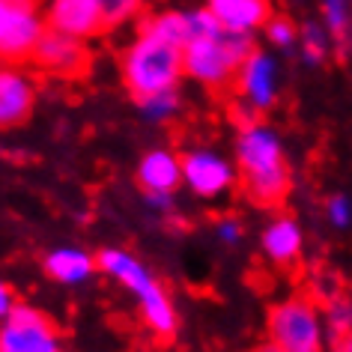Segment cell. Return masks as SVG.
Returning a JSON list of instances; mask_svg holds the SVG:
<instances>
[{
  "instance_id": "cell-26",
  "label": "cell",
  "mask_w": 352,
  "mask_h": 352,
  "mask_svg": "<svg viewBox=\"0 0 352 352\" xmlns=\"http://www.w3.org/2000/svg\"><path fill=\"white\" fill-rule=\"evenodd\" d=\"M338 352H352V334H346V338H338Z\"/></svg>"
},
{
  "instance_id": "cell-20",
  "label": "cell",
  "mask_w": 352,
  "mask_h": 352,
  "mask_svg": "<svg viewBox=\"0 0 352 352\" xmlns=\"http://www.w3.org/2000/svg\"><path fill=\"white\" fill-rule=\"evenodd\" d=\"M140 111H144L146 120H170L176 111H179V93L173 90H162V93H153V96H144V99H138Z\"/></svg>"
},
{
  "instance_id": "cell-14",
  "label": "cell",
  "mask_w": 352,
  "mask_h": 352,
  "mask_svg": "<svg viewBox=\"0 0 352 352\" xmlns=\"http://www.w3.org/2000/svg\"><path fill=\"white\" fill-rule=\"evenodd\" d=\"M260 242H263V254H266L272 263H278V266H293V263L302 257V248H305L302 224H298L293 215H275L263 227Z\"/></svg>"
},
{
  "instance_id": "cell-8",
  "label": "cell",
  "mask_w": 352,
  "mask_h": 352,
  "mask_svg": "<svg viewBox=\"0 0 352 352\" xmlns=\"http://www.w3.org/2000/svg\"><path fill=\"white\" fill-rule=\"evenodd\" d=\"M182 182H186L197 197L212 200L233 188L236 170L215 149H191V153L182 155Z\"/></svg>"
},
{
  "instance_id": "cell-18",
  "label": "cell",
  "mask_w": 352,
  "mask_h": 352,
  "mask_svg": "<svg viewBox=\"0 0 352 352\" xmlns=\"http://www.w3.org/2000/svg\"><path fill=\"white\" fill-rule=\"evenodd\" d=\"M322 24L331 36L346 39L352 30V0H322Z\"/></svg>"
},
{
  "instance_id": "cell-5",
  "label": "cell",
  "mask_w": 352,
  "mask_h": 352,
  "mask_svg": "<svg viewBox=\"0 0 352 352\" xmlns=\"http://www.w3.org/2000/svg\"><path fill=\"white\" fill-rule=\"evenodd\" d=\"M325 320L311 298L293 296L269 311V346L278 352H322Z\"/></svg>"
},
{
  "instance_id": "cell-1",
  "label": "cell",
  "mask_w": 352,
  "mask_h": 352,
  "mask_svg": "<svg viewBox=\"0 0 352 352\" xmlns=\"http://www.w3.org/2000/svg\"><path fill=\"white\" fill-rule=\"evenodd\" d=\"M188 30L191 36L182 48V66L191 81L209 87V90H221L230 87L239 75L242 63L254 51V42L248 33H236L218 24V19L206 10L188 12Z\"/></svg>"
},
{
  "instance_id": "cell-13",
  "label": "cell",
  "mask_w": 352,
  "mask_h": 352,
  "mask_svg": "<svg viewBox=\"0 0 352 352\" xmlns=\"http://www.w3.org/2000/svg\"><path fill=\"white\" fill-rule=\"evenodd\" d=\"M138 182L144 195H170L182 182V155L170 149H149L138 164Z\"/></svg>"
},
{
  "instance_id": "cell-15",
  "label": "cell",
  "mask_w": 352,
  "mask_h": 352,
  "mask_svg": "<svg viewBox=\"0 0 352 352\" xmlns=\"http://www.w3.org/2000/svg\"><path fill=\"white\" fill-rule=\"evenodd\" d=\"M206 10L215 15L218 24L236 33H251L266 28L272 19L269 0H206Z\"/></svg>"
},
{
  "instance_id": "cell-17",
  "label": "cell",
  "mask_w": 352,
  "mask_h": 352,
  "mask_svg": "<svg viewBox=\"0 0 352 352\" xmlns=\"http://www.w3.org/2000/svg\"><path fill=\"white\" fill-rule=\"evenodd\" d=\"M329 48H331V33L325 24H305L302 30H298V51H302L305 63H322L325 57H329Z\"/></svg>"
},
{
  "instance_id": "cell-24",
  "label": "cell",
  "mask_w": 352,
  "mask_h": 352,
  "mask_svg": "<svg viewBox=\"0 0 352 352\" xmlns=\"http://www.w3.org/2000/svg\"><path fill=\"white\" fill-rule=\"evenodd\" d=\"M218 239L227 242V245L239 242L242 239V224L236 221V218H221V221H218Z\"/></svg>"
},
{
  "instance_id": "cell-4",
  "label": "cell",
  "mask_w": 352,
  "mask_h": 352,
  "mask_svg": "<svg viewBox=\"0 0 352 352\" xmlns=\"http://www.w3.org/2000/svg\"><path fill=\"white\" fill-rule=\"evenodd\" d=\"M99 269L108 275L111 280H117L120 287H126L135 302L140 305L146 325L153 329L158 338H170L176 331V307L167 296V289L158 284V278L140 263L135 254L122 251V248H104L99 257Z\"/></svg>"
},
{
  "instance_id": "cell-22",
  "label": "cell",
  "mask_w": 352,
  "mask_h": 352,
  "mask_svg": "<svg viewBox=\"0 0 352 352\" xmlns=\"http://www.w3.org/2000/svg\"><path fill=\"white\" fill-rule=\"evenodd\" d=\"M325 218L334 230H346L352 227V200L346 195H331L325 200Z\"/></svg>"
},
{
  "instance_id": "cell-2",
  "label": "cell",
  "mask_w": 352,
  "mask_h": 352,
  "mask_svg": "<svg viewBox=\"0 0 352 352\" xmlns=\"http://www.w3.org/2000/svg\"><path fill=\"white\" fill-rule=\"evenodd\" d=\"M236 167L242 176V188L251 204L278 206L289 195V164L275 129L251 122L239 129L236 138Z\"/></svg>"
},
{
  "instance_id": "cell-7",
  "label": "cell",
  "mask_w": 352,
  "mask_h": 352,
  "mask_svg": "<svg viewBox=\"0 0 352 352\" xmlns=\"http://www.w3.org/2000/svg\"><path fill=\"white\" fill-rule=\"evenodd\" d=\"M0 352H63L54 325L30 305H19L0 325Z\"/></svg>"
},
{
  "instance_id": "cell-21",
  "label": "cell",
  "mask_w": 352,
  "mask_h": 352,
  "mask_svg": "<svg viewBox=\"0 0 352 352\" xmlns=\"http://www.w3.org/2000/svg\"><path fill=\"white\" fill-rule=\"evenodd\" d=\"M263 30H266V39L275 48H280V51H289V48L298 45V28L289 19H284V15H275V19H269Z\"/></svg>"
},
{
  "instance_id": "cell-16",
  "label": "cell",
  "mask_w": 352,
  "mask_h": 352,
  "mask_svg": "<svg viewBox=\"0 0 352 352\" xmlns=\"http://www.w3.org/2000/svg\"><path fill=\"white\" fill-rule=\"evenodd\" d=\"M99 269V260L93 254H87L84 248H75V245H66V248H54L45 257V272L48 278H54L57 284L75 287L84 284L93 272Z\"/></svg>"
},
{
  "instance_id": "cell-27",
  "label": "cell",
  "mask_w": 352,
  "mask_h": 352,
  "mask_svg": "<svg viewBox=\"0 0 352 352\" xmlns=\"http://www.w3.org/2000/svg\"><path fill=\"white\" fill-rule=\"evenodd\" d=\"M266 352H278V349H275V346H269V349H266Z\"/></svg>"
},
{
  "instance_id": "cell-19",
  "label": "cell",
  "mask_w": 352,
  "mask_h": 352,
  "mask_svg": "<svg viewBox=\"0 0 352 352\" xmlns=\"http://www.w3.org/2000/svg\"><path fill=\"white\" fill-rule=\"evenodd\" d=\"M325 329H329L334 338L352 334V298L334 296L325 302Z\"/></svg>"
},
{
  "instance_id": "cell-9",
  "label": "cell",
  "mask_w": 352,
  "mask_h": 352,
  "mask_svg": "<svg viewBox=\"0 0 352 352\" xmlns=\"http://www.w3.org/2000/svg\"><path fill=\"white\" fill-rule=\"evenodd\" d=\"M30 60L51 75L69 78V75L84 72L87 63H90V54H87V48H84V39L69 36V33L54 30V28H45V33H42L36 42V48H33Z\"/></svg>"
},
{
  "instance_id": "cell-10",
  "label": "cell",
  "mask_w": 352,
  "mask_h": 352,
  "mask_svg": "<svg viewBox=\"0 0 352 352\" xmlns=\"http://www.w3.org/2000/svg\"><path fill=\"white\" fill-rule=\"evenodd\" d=\"M236 87L245 104H251L257 113L269 111L278 102V63L266 51L254 48L248 60L242 63L239 75H236Z\"/></svg>"
},
{
  "instance_id": "cell-11",
  "label": "cell",
  "mask_w": 352,
  "mask_h": 352,
  "mask_svg": "<svg viewBox=\"0 0 352 352\" xmlns=\"http://www.w3.org/2000/svg\"><path fill=\"white\" fill-rule=\"evenodd\" d=\"M45 21L48 28L63 30L78 39H90L108 28L99 0H48Z\"/></svg>"
},
{
  "instance_id": "cell-3",
  "label": "cell",
  "mask_w": 352,
  "mask_h": 352,
  "mask_svg": "<svg viewBox=\"0 0 352 352\" xmlns=\"http://www.w3.org/2000/svg\"><path fill=\"white\" fill-rule=\"evenodd\" d=\"M182 75H186L182 45L162 36L144 21L122 54V81H126L131 96L144 99V96L162 90H173Z\"/></svg>"
},
{
  "instance_id": "cell-12",
  "label": "cell",
  "mask_w": 352,
  "mask_h": 352,
  "mask_svg": "<svg viewBox=\"0 0 352 352\" xmlns=\"http://www.w3.org/2000/svg\"><path fill=\"white\" fill-rule=\"evenodd\" d=\"M33 81L12 66H0V129L21 126L33 111Z\"/></svg>"
},
{
  "instance_id": "cell-23",
  "label": "cell",
  "mask_w": 352,
  "mask_h": 352,
  "mask_svg": "<svg viewBox=\"0 0 352 352\" xmlns=\"http://www.w3.org/2000/svg\"><path fill=\"white\" fill-rule=\"evenodd\" d=\"M102 12H104V24L108 28H117V24L129 21L131 15H138L140 0H99Z\"/></svg>"
},
{
  "instance_id": "cell-25",
  "label": "cell",
  "mask_w": 352,
  "mask_h": 352,
  "mask_svg": "<svg viewBox=\"0 0 352 352\" xmlns=\"http://www.w3.org/2000/svg\"><path fill=\"white\" fill-rule=\"evenodd\" d=\"M15 307H19V305H15V296H12L10 284H6V280H0V320H6Z\"/></svg>"
},
{
  "instance_id": "cell-6",
  "label": "cell",
  "mask_w": 352,
  "mask_h": 352,
  "mask_svg": "<svg viewBox=\"0 0 352 352\" xmlns=\"http://www.w3.org/2000/svg\"><path fill=\"white\" fill-rule=\"evenodd\" d=\"M45 28L36 0H0V60H28Z\"/></svg>"
}]
</instances>
